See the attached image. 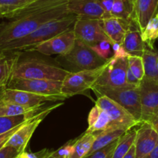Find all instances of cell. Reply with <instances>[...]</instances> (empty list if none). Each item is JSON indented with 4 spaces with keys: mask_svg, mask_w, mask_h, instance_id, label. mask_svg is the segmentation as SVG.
Masks as SVG:
<instances>
[{
    "mask_svg": "<svg viewBox=\"0 0 158 158\" xmlns=\"http://www.w3.org/2000/svg\"><path fill=\"white\" fill-rule=\"evenodd\" d=\"M68 0H35L0 24V46L26 36L42 25L71 14ZM73 14V13H72Z\"/></svg>",
    "mask_w": 158,
    "mask_h": 158,
    "instance_id": "obj_1",
    "label": "cell"
},
{
    "mask_svg": "<svg viewBox=\"0 0 158 158\" xmlns=\"http://www.w3.org/2000/svg\"><path fill=\"white\" fill-rule=\"evenodd\" d=\"M77 19L78 17L77 15L71 13L66 16L51 20L42 25L36 30L26 36L1 45L0 50L5 52L28 50L33 46L73 28Z\"/></svg>",
    "mask_w": 158,
    "mask_h": 158,
    "instance_id": "obj_2",
    "label": "cell"
},
{
    "mask_svg": "<svg viewBox=\"0 0 158 158\" xmlns=\"http://www.w3.org/2000/svg\"><path fill=\"white\" fill-rule=\"evenodd\" d=\"M13 52H15V60L11 79H37L63 81L69 73L67 69L44 60L33 58L21 59L15 51Z\"/></svg>",
    "mask_w": 158,
    "mask_h": 158,
    "instance_id": "obj_3",
    "label": "cell"
},
{
    "mask_svg": "<svg viewBox=\"0 0 158 158\" xmlns=\"http://www.w3.org/2000/svg\"><path fill=\"white\" fill-rule=\"evenodd\" d=\"M93 91L97 97L106 96L127 110L135 120L141 123V104L138 87L127 86L120 88H108L93 86Z\"/></svg>",
    "mask_w": 158,
    "mask_h": 158,
    "instance_id": "obj_4",
    "label": "cell"
},
{
    "mask_svg": "<svg viewBox=\"0 0 158 158\" xmlns=\"http://www.w3.org/2000/svg\"><path fill=\"white\" fill-rule=\"evenodd\" d=\"M106 63L97 69L69 72L63 80L61 94L66 98H69L91 89L103 73Z\"/></svg>",
    "mask_w": 158,
    "mask_h": 158,
    "instance_id": "obj_5",
    "label": "cell"
},
{
    "mask_svg": "<svg viewBox=\"0 0 158 158\" xmlns=\"http://www.w3.org/2000/svg\"><path fill=\"white\" fill-rule=\"evenodd\" d=\"M127 67V58L117 59L112 57L108 60L106 67L93 86L108 88L131 86L127 83L126 80Z\"/></svg>",
    "mask_w": 158,
    "mask_h": 158,
    "instance_id": "obj_6",
    "label": "cell"
},
{
    "mask_svg": "<svg viewBox=\"0 0 158 158\" xmlns=\"http://www.w3.org/2000/svg\"><path fill=\"white\" fill-rule=\"evenodd\" d=\"M62 57L65 61L78 69V71L97 69L108 61L97 55L89 46L77 40L70 52Z\"/></svg>",
    "mask_w": 158,
    "mask_h": 158,
    "instance_id": "obj_7",
    "label": "cell"
},
{
    "mask_svg": "<svg viewBox=\"0 0 158 158\" xmlns=\"http://www.w3.org/2000/svg\"><path fill=\"white\" fill-rule=\"evenodd\" d=\"M63 81L37 79H10L6 88L28 91L46 96H62L61 87Z\"/></svg>",
    "mask_w": 158,
    "mask_h": 158,
    "instance_id": "obj_8",
    "label": "cell"
},
{
    "mask_svg": "<svg viewBox=\"0 0 158 158\" xmlns=\"http://www.w3.org/2000/svg\"><path fill=\"white\" fill-rule=\"evenodd\" d=\"M139 91L141 104V122L151 123L158 117V83L144 77L139 86Z\"/></svg>",
    "mask_w": 158,
    "mask_h": 158,
    "instance_id": "obj_9",
    "label": "cell"
},
{
    "mask_svg": "<svg viewBox=\"0 0 158 158\" xmlns=\"http://www.w3.org/2000/svg\"><path fill=\"white\" fill-rule=\"evenodd\" d=\"M76 40L77 39L73 27L26 51H35L46 56L56 54L60 56H63L69 53L73 48Z\"/></svg>",
    "mask_w": 158,
    "mask_h": 158,
    "instance_id": "obj_10",
    "label": "cell"
},
{
    "mask_svg": "<svg viewBox=\"0 0 158 158\" xmlns=\"http://www.w3.org/2000/svg\"><path fill=\"white\" fill-rule=\"evenodd\" d=\"M76 39L86 46H94L103 40H110L98 19H77L73 26Z\"/></svg>",
    "mask_w": 158,
    "mask_h": 158,
    "instance_id": "obj_11",
    "label": "cell"
},
{
    "mask_svg": "<svg viewBox=\"0 0 158 158\" xmlns=\"http://www.w3.org/2000/svg\"><path fill=\"white\" fill-rule=\"evenodd\" d=\"M96 105L107 113L110 119V126L118 127L129 131L140 124L125 108L106 96L97 97Z\"/></svg>",
    "mask_w": 158,
    "mask_h": 158,
    "instance_id": "obj_12",
    "label": "cell"
},
{
    "mask_svg": "<svg viewBox=\"0 0 158 158\" xmlns=\"http://www.w3.org/2000/svg\"><path fill=\"white\" fill-rule=\"evenodd\" d=\"M66 99L65 96H46L28 91L6 88L3 94L2 100L15 103L31 109L40 108L42 105L47 102H56Z\"/></svg>",
    "mask_w": 158,
    "mask_h": 158,
    "instance_id": "obj_13",
    "label": "cell"
},
{
    "mask_svg": "<svg viewBox=\"0 0 158 158\" xmlns=\"http://www.w3.org/2000/svg\"><path fill=\"white\" fill-rule=\"evenodd\" d=\"M62 103H59L58 105H53L50 107L45 109L36 116L32 117V119L28 121L25 122L23 124L20 126V127L11 136L10 138L6 142V145L10 146L16 149L19 153L23 152L26 150L32 134H34L36 128L40 124L43 119L46 115L50 112L54 108L57 107Z\"/></svg>",
    "mask_w": 158,
    "mask_h": 158,
    "instance_id": "obj_14",
    "label": "cell"
},
{
    "mask_svg": "<svg viewBox=\"0 0 158 158\" xmlns=\"http://www.w3.org/2000/svg\"><path fill=\"white\" fill-rule=\"evenodd\" d=\"M158 144V133L151 123L142 122L137 130L134 147L136 158H144Z\"/></svg>",
    "mask_w": 158,
    "mask_h": 158,
    "instance_id": "obj_15",
    "label": "cell"
},
{
    "mask_svg": "<svg viewBox=\"0 0 158 158\" xmlns=\"http://www.w3.org/2000/svg\"><path fill=\"white\" fill-rule=\"evenodd\" d=\"M67 9L79 19L104 18V11L99 0H68Z\"/></svg>",
    "mask_w": 158,
    "mask_h": 158,
    "instance_id": "obj_16",
    "label": "cell"
},
{
    "mask_svg": "<svg viewBox=\"0 0 158 158\" xmlns=\"http://www.w3.org/2000/svg\"><path fill=\"white\" fill-rule=\"evenodd\" d=\"M131 20L117 17H107L100 19L105 33L113 43L122 44L130 28Z\"/></svg>",
    "mask_w": 158,
    "mask_h": 158,
    "instance_id": "obj_17",
    "label": "cell"
},
{
    "mask_svg": "<svg viewBox=\"0 0 158 158\" xmlns=\"http://www.w3.org/2000/svg\"><path fill=\"white\" fill-rule=\"evenodd\" d=\"M121 45L131 56L142 57L146 49V44L142 40L141 32L133 19L131 20L130 28Z\"/></svg>",
    "mask_w": 158,
    "mask_h": 158,
    "instance_id": "obj_18",
    "label": "cell"
},
{
    "mask_svg": "<svg viewBox=\"0 0 158 158\" xmlns=\"http://www.w3.org/2000/svg\"><path fill=\"white\" fill-rule=\"evenodd\" d=\"M158 9V0H136L133 19L140 32L145 29L148 22Z\"/></svg>",
    "mask_w": 158,
    "mask_h": 158,
    "instance_id": "obj_19",
    "label": "cell"
},
{
    "mask_svg": "<svg viewBox=\"0 0 158 158\" xmlns=\"http://www.w3.org/2000/svg\"><path fill=\"white\" fill-rule=\"evenodd\" d=\"M110 124V119L107 113L95 104L89 111L88 116V129L86 132L94 134L100 132L107 129Z\"/></svg>",
    "mask_w": 158,
    "mask_h": 158,
    "instance_id": "obj_20",
    "label": "cell"
},
{
    "mask_svg": "<svg viewBox=\"0 0 158 158\" xmlns=\"http://www.w3.org/2000/svg\"><path fill=\"white\" fill-rule=\"evenodd\" d=\"M127 131H128L123 129V128L110 126L104 131L96 133L97 135H96L95 140H94V144H93L91 150L88 154H91V153L94 152L99 149H101V148L110 144L113 142L116 141L118 139H120Z\"/></svg>",
    "mask_w": 158,
    "mask_h": 158,
    "instance_id": "obj_21",
    "label": "cell"
},
{
    "mask_svg": "<svg viewBox=\"0 0 158 158\" xmlns=\"http://www.w3.org/2000/svg\"><path fill=\"white\" fill-rule=\"evenodd\" d=\"M97 134L85 132L84 134L74 141L73 151L69 158H83L89 154Z\"/></svg>",
    "mask_w": 158,
    "mask_h": 158,
    "instance_id": "obj_22",
    "label": "cell"
},
{
    "mask_svg": "<svg viewBox=\"0 0 158 158\" xmlns=\"http://www.w3.org/2000/svg\"><path fill=\"white\" fill-rule=\"evenodd\" d=\"M44 110L41 109V110H40L35 112L29 113L23 115L15 116V117H0V134L8 132L13 128L21 125L22 123L28 121Z\"/></svg>",
    "mask_w": 158,
    "mask_h": 158,
    "instance_id": "obj_23",
    "label": "cell"
},
{
    "mask_svg": "<svg viewBox=\"0 0 158 158\" xmlns=\"http://www.w3.org/2000/svg\"><path fill=\"white\" fill-rule=\"evenodd\" d=\"M143 66H144L145 77L155 80L158 83V69L157 62L158 53L153 51L152 49H145L143 56Z\"/></svg>",
    "mask_w": 158,
    "mask_h": 158,
    "instance_id": "obj_24",
    "label": "cell"
},
{
    "mask_svg": "<svg viewBox=\"0 0 158 158\" xmlns=\"http://www.w3.org/2000/svg\"><path fill=\"white\" fill-rule=\"evenodd\" d=\"M137 130L131 129L127 131L118 140L112 158H123L131 147L134 144Z\"/></svg>",
    "mask_w": 158,
    "mask_h": 158,
    "instance_id": "obj_25",
    "label": "cell"
},
{
    "mask_svg": "<svg viewBox=\"0 0 158 158\" xmlns=\"http://www.w3.org/2000/svg\"><path fill=\"white\" fill-rule=\"evenodd\" d=\"M134 3L131 0H114L111 16L131 20L134 16Z\"/></svg>",
    "mask_w": 158,
    "mask_h": 158,
    "instance_id": "obj_26",
    "label": "cell"
},
{
    "mask_svg": "<svg viewBox=\"0 0 158 158\" xmlns=\"http://www.w3.org/2000/svg\"><path fill=\"white\" fill-rule=\"evenodd\" d=\"M15 60V52H6V55L0 59V87L6 86L11 79L12 66Z\"/></svg>",
    "mask_w": 158,
    "mask_h": 158,
    "instance_id": "obj_27",
    "label": "cell"
},
{
    "mask_svg": "<svg viewBox=\"0 0 158 158\" xmlns=\"http://www.w3.org/2000/svg\"><path fill=\"white\" fill-rule=\"evenodd\" d=\"M141 37L145 44L153 49L154 41L158 38V9L141 32Z\"/></svg>",
    "mask_w": 158,
    "mask_h": 158,
    "instance_id": "obj_28",
    "label": "cell"
},
{
    "mask_svg": "<svg viewBox=\"0 0 158 158\" xmlns=\"http://www.w3.org/2000/svg\"><path fill=\"white\" fill-rule=\"evenodd\" d=\"M40 108L31 109L20 105L0 100V117H15L40 110Z\"/></svg>",
    "mask_w": 158,
    "mask_h": 158,
    "instance_id": "obj_29",
    "label": "cell"
},
{
    "mask_svg": "<svg viewBox=\"0 0 158 158\" xmlns=\"http://www.w3.org/2000/svg\"><path fill=\"white\" fill-rule=\"evenodd\" d=\"M35 0H0V9L5 18L11 19L18 11L26 7Z\"/></svg>",
    "mask_w": 158,
    "mask_h": 158,
    "instance_id": "obj_30",
    "label": "cell"
},
{
    "mask_svg": "<svg viewBox=\"0 0 158 158\" xmlns=\"http://www.w3.org/2000/svg\"><path fill=\"white\" fill-rule=\"evenodd\" d=\"M128 67L134 73V75L141 81L145 77L144 66H143V59L141 56L129 55L127 57Z\"/></svg>",
    "mask_w": 158,
    "mask_h": 158,
    "instance_id": "obj_31",
    "label": "cell"
},
{
    "mask_svg": "<svg viewBox=\"0 0 158 158\" xmlns=\"http://www.w3.org/2000/svg\"><path fill=\"white\" fill-rule=\"evenodd\" d=\"M91 49L98 56L104 60H108L114 56V51L112 49V42L110 40H103L91 46Z\"/></svg>",
    "mask_w": 158,
    "mask_h": 158,
    "instance_id": "obj_32",
    "label": "cell"
},
{
    "mask_svg": "<svg viewBox=\"0 0 158 158\" xmlns=\"http://www.w3.org/2000/svg\"><path fill=\"white\" fill-rule=\"evenodd\" d=\"M118 140L119 139L111 143L110 144L88 154L83 158H112L114 150H115L117 143H118Z\"/></svg>",
    "mask_w": 158,
    "mask_h": 158,
    "instance_id": "obj_33",
    "label": "cell"
},
{
    "mask_svg": "<svg viewBox=\"0 0 158 158\" xmlns=\"http://www.w3.org/2000/svg\"><path fill=\"white\" fill-rule=\"evenodd\" d=\"M74 140L68 142L66 144L63 145V147L56 151V155L57 157H60L62 158H69L73 151V146H74Z\"/></svg>",
    "mask_w": 158,
    "mask_h": 158,
    "instance_id": "obj_34",
    "label": "cell"
},
{
    "mask_svg": "<svg viewBox=\"0 0 158 158\" xmlns=\"http://www.w3.org/2000/svg\"><path fill=\"white\" fill-rule=\"evenodd\" d=\"M50 152L51 151L47 149H43L35 153L26 152L24 151L19 153L15 158H45Z\"/></svg>",
    "mask_w": 158,
    "mask_h": 158,
    "instance_id": "obj_35",
    "label": "cell"
},
{
    "mask_svg": "<svg viewBox=\"0 0 158 158\" xmlns=\"http://www.w3.org/2000/svg\"><path fill=\"white\" fill-rule=\"evenodd\" d=\"M19 154L16 149L6 144L0 149V158H15Z\"/></svg>",
    "mask_w": 158,
    "mask_h": 158,
    "instance_id": "obj_36",
    "label": "cell"
},
{
    "mask_svg": "<svg viewBox=\"0 0 158 158\" xmlns=\"http://www.w3.org/2000/svg\"><path fill=\"white\" fill-rule=\"evenodd\" d=\"M112 49L113 51H114V56L113 57H114V58H127L128 56H129V53L125 50L123 46L121 44H120V43H113Z\"/></svg>",
    "mask_w": 158,
    "mask_h": 158,
    "instance_id": "obj_37",
    "label": "cell"
},
{
    "mask_svg": "<svg viewBox=\"0 0 158 158\" xmlns=\"http://www.w3.org/2000/svg\"><path fill=\"white\" fill-rule=\"evenodd\" d=\"M99 2L104 11V18L111 17V10L114 0H99Z\"/></svg>",
    "mask_w": 158,
    "mask_h": 158,
    "instance_id": "obj_38",
    "label": "cell"
},
{
    "mask_svg": "<svg viewBox=\"0 0 158 158\" xmlns=\"http://www.w3.org/2000/svg\"><path fill=\"white\" fill-rule=\"evenodd\" d=\"M127 83L131 86H134V87H138L140 84V80H139L134 75L129 67H127V77H126Z\"/></svg>",
    "mask_w": 158,
    "mask_h": 158,
    "instance_id": "obj_39",
    "label": "cell"
},
{
    "mask_svg": "<svg viewBox=\"0 0 158 158\" xmlns=\"http://www.w3.org/2000/svg\"><path fill=\"white\" fill-rule=\"evenodd\" d=\"M23 123H22V124H23ZM21 125H19V126L13 128V129H12L11 131H8V132L4 133V134H0V149H1V148H2L5 144H6V142H7L8 140H9V139L11 137V136H12V134H13L14 133H15V131H16L20 127V126H21Z\"/></svg>",
    "mask_w": 158,
    "mask_h": 158,
    "instance_id": "obj_40",
    "label": "cell"
},
{
    "mask_svg": "<svg viewBox=\"0 0 158 158\" xmlns=\"http://www.w3.org/2000/svg\"><path fill=\"white\" fill-rule=\"evenodd\" d=\"M144 158H158V144L150 154H148Z\"/></svg>",
    "mask_w": 158,
    "mask_h": 158,
    "instance_id": "obj_41",
    "label": "cell"
},
{
    "mask_svg": "<svg viewBox=\"0 0 158 158\" xmlns=\"http://www.w3.org/2000/svg\"><path fill=\"white\" fill-rule=\"evenodd\" d=\"M123 158H136L135 147H134V144L131 147V148L130 149V151H128L127 154L125 155V157Z\"/></svg>",
    "mask_w": 158,
    "mask_h": 158,
    "instance_id": "obj_42",
    "label": "cell"
},
{
    "mask_svg": "<svg viewBox=\"0 0 158 158\" xmlns=\"http://www.w3.org/2000/svg\"><path fill=\"white\" fill-rule=\"evenodd\" d=\"M151 123V125L153 126V127H154V129H155V131L158 133V117H157V118L154 119V120H153Z\"/></svg>",
    "mask_w": 158,
    "mask_h": 158,
    "instance_id": "obj_43",
    "label": "cell"
},
{
    "mask_svg": "<svg viewBox=\"0 0 158 158\" xmlns=\"http://www.w3.org/2000/svg\"><path fill=\"white\" fill-rule=\"evenodd\" d=\"M45 158H56V151H51Z\"/></svg>",
    "mask_w": 158,
    "mask_h": 158,
    "instance_id": "obj_44",
    "label": "cell"
},
{
    "mask_svg": "<svg viewBox=\"0 0 158 158\" xmlns=\"http://www.w3.org/2000/svg\"><path fill=\"white\" fill-rule=\"evenodd\" d=\"M6 89V86H1V87H0V100H1L2 98L3 94H4V91Z\"/></svg>",
    "mask_w": 158,
    "mask_h": 158,
    "instance_id": "obj_45",
    "label": "cell"
},
{
    "mask_svg": "<svg viewBox=\"0 0 158 158\" xmlns=\"http://www.w3.org/2000/svg\"><path fill=\"white\" fill-rule=\"evenodd\" d=\"M6 52H5V51L0 50V59L2 58V57L6 55Z\"/></svg>",
    "mask_w": 158,
    "mask_h": 158,
    "instance_id": "obj_46",
    "label": "cell"
},
{
    "mask_svg": "<svg viewBox=\"0 0 158 158\" xmlns=\"http://www.w3.org/2000/svg\"><path fill=\"white\" fill-rule=\"evenodd\" d=\"M2 18H5V14L3 13L2 11L0 9V19H2Z\"/></svg>",
    "mask_w": 158,
    "mask_h": 158,
    "instance_id": "obj_47",
    "label": "cell"
},
{
    "mask_svg": "<svg viewBox=\"0 0 158 158\" xmlns=\"http://www.w3.org/2000/svg\"><path fill=\"white\" fill-rule=\"evenodd\" d=\"M131 2H133L134 3V2H136V0H131Z\"/></svg>",
    "mask_w": 158,
    "mask_h": 158,
    "instance_id": "obj_48",
    "label": "cell"
},
{
    "mask_svg": "<svg viewBox=\"0 0 158 158\" xmlns=\"http://www.w3.org/2000/svg\"><path fill=\"white\" fill-rule=\"evenodd\" d=\"M56 158H62V157H57V156L56 155Z\"/></svg>",
    "mask_w": 158,
    "mask_h": 158,
    "instance_id": "obj_49",
    "label": "cell"
}]
</instances>
